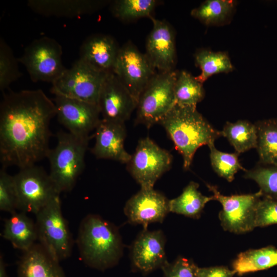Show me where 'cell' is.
I'll list each match as a JSON object with an SVG mask.
<instances>
[{
	"label": "cell",
	"instance_id": "cell-1",
	"mask_svg": "<svg viewBox=\"0 0 277 277\" xmlns=\"http://www.w3.org/2000/svg\"><path fill=\"white\" fill-rule=\"evenodd\" d=\"M54 103L41 89L4 93L0 105V162L19 169L35 165L50 149Z\"/></svg>",
	"mask_w": 277,
	"mask_h": 277
},
{
	"label": "cell",
	"instance_id": "cell-2",
	"mask_svg": "<svg viewBox=\"0 0 277 277\" xmlns=\"http://www.w3.org/2000/svg\"><path fill=\"white\" fill-rule=\"evenodd\" d=\"M76 244L83 261L98 270L114 266L123 254V244L117 228L97 214H89L82 220Z\"/></svg>",
	"mask_w": 277,
	"mask_h": 277
},
{
	"label": "cell",
	"instance_id": "cell-3",
	"mask_svg": "<svg viewBox=\"0 0 277 277\" xmlns=\"http://www.w3.org/2000/svg\"><path fill=\"white\" fill-rule=\"evenodd\" d=\"M159 124L164 127L182 155L186 170L189 169L199 148L214 144L215 141L222 136L221 131L214 128L196 107L175 105Z\"/></svg>",
	"mask_w": 277,
	"mask_h": 277
},
{
	"label": "cell",
	"instance_id": "cell-4",
	"mask_svg": "<svg viewBox=\"0 0 277 277\" xmlns=\"http://www.w3.org/2000/svg\"><path fill=\"white\" fill-rule=\"evenodd\" d=\"M89 138L68 132L57 133V144L50 149L47 158L50 163L49 175L60 193L71 191L83 171Z\"/></svg>",
	"mask_w": 277,
	"mask_h": 277
},
{
	"label": "cell",
	"instance_id": "cell-5",
	"mask_svg": "<svg viewBox=\"0 0 277 277\" xmlns=\"http://www.w3.org/2000/svg\"><path fill=\"white\" fill-rule=\"evenodd\" d=\"M35 216L39 244L58 262L69 258L74 241L62 213L60 195L54 197Z\"/></svg>",
	"mask_w": 277,
	"mask_h": 277
},
{
	"label": "cell",
	"instance_id": "cell-6",
	"mask_svg": "<svg viewBox=\"0 0 277 277\" xmlns=\"http://www.w3.org/2000/svg\"><path fill=\"white\" fill-rule=\"evenodd\" d=\"M178 72L157 73L140 95L136 122L149 128L161 121L174 106V86Z\"/></svg>",
	"mask_w": 277,
	"mask_h": 277
},
{
	"label": "cell",
	"instance_id": "cell-7",
	"mask_svg": "<svg viewBox=\"0 0 277 277\" xmlns=\"http://www.w3.org/2000/svg\"><path fill=\"white\" fill-rule=\"evenodd\" d=\"M62 48L58 42L43 36L26 47L18 61L25 66L32 81L52 84L67 69L62 62Z\"/></svg>",
	"mask_w": 277,
	"mask_h": 277
},
{
	"label": "cell",
	"instance_id": "cell-8",
	"mask_svg": "<svg viewBox=\"0 0 277 277\" xmlns=\"http://www.w3.org/2000/svg\"><path fill=\"white\" fill-rule=\"evenodd\" d=\"M17 209L35 215L60 195L49 174L35 165L19 169L14 175Z\"/></svg>",
	"mask_w": 277,
	"mask_h": 277
},
{
	"label": "cell",
	"instance_id": "cell-9",
	"mask_svg": "<svg viewBox=\"0 0 277 277\" xmlns=\"http://www.w3.org/2000/svg\"><path fill=\"white\" fill-rule=\"evenodd\" d=\"M107 74L78 58L52 84L51 92L54 95L97 105L100 92Z\"/></svg>",
	"mask_w": 277,
	"mask_h": 277
},
{
	"label": "cell",
	"instance_id": "cell-10",
	"mask_svg": "<svg viewBox=\"0 0 277 277\" xmlns=\"http://www.w3.org/2000/svg\"><path fill=\"white\" fill-rule=\"evenodd\" d=\"M172 156L150 138L141 139L127 164V169L141 188H153L172 165Z\"/></svg>",
	"mask_w": 277,
	"mask_h": 277
},
{
	"label": "cell",
	"instance_id": "cell-11",
	"mask_svg": "<svg viewBox=\"0 0 277 277\" xmlns=\"http://www.w3.org/2000/svg\"><path fill=\"white\" fill-rule=\"evenodd\" d=\"M215 200L222 205L219 219L223 228L236 234L246 233L254 228V217L256 205L263 196L259 191L251 194L224 195L216 186L206 184Z\"/></svg>",
	"mask_w": 277,
	"mask_h": 277
},
{
	"label": "cell",
	"instance_id": "cell-12",
	"mask_svg": "<svg viewBox=\"0 0 277 277\" xmlns=\"http://www.w3.org/2000/svg\"><path fill=\"white\" fill-rule=\"evenodd\" d=\"M114 73L137 104L140 95L157 72L145 53L129 41L120 47Z\"/></svg>",
	"mask_w": 277,
	"mask_h": 277
},
{
	"label": "cell",
	"instance_id": "cell-13",
	"mask_svg": "<svg viewBox=\"0 0 277 277\" xmlns=\"http://www.w3.org/2000/svg\"><path fill=\"white\" fill-rule=\"evenodd\" d=\"M54 103L58 122L68 132L78 137H90L101 118L98 106L76 99L55 95Z\"/></svg>",
	"mask_w": 277,
	"mask_h": 277
},
{
	"label": "cell",
	"instance_id": "cell-14",
	"mask_svg": "<svg viewBox=\"0 0 277 277\" xmlns=\"http://www.w3.org/2000/svg\"><path fill=\"white\" fill-rule=\"evenodd\" d=\"M97 105L102 119L125 123L136 108L137 102L115 74L111 73L103 82Z\"/></svg>",
	"mask_w": 277,
	"mask_h": 277
},
{
	"label": "cell",
	"instance_id": "cell-15",
	"mask_svg": "<svg viewBox=\"0 0 277 277\" xmlns=\"http://www.w3.org/2000/svg\"><path fill=\"white\" fill-rule=\"evenodd\" d=\"M170 212L169 200L154 188H141L126 203L124 213L129 223L142 225L162 223Z\"/></svg>",
	"mask_w": 277,
	"mask_h": 277
},
{
	"label": "cell",
	"instance_id": "cell-16",
	"mask_svg": "<svg viewBox=\"0 0 277 277\" xmlns=\"http://www.w3.org/2000/svg\"><path fill=\"white\" fill-rule=\"evenodd\" d=\"M165 243V236L161 230L144 229L131 246V260L134 269L147 273L162 268L168 263Z\"/></svg>",
	"mask_w": 277,
	"mask_h": 277
},
{
	"label": "cell",
	"instance_id": "cell-17",
	"mask_svg": "<svg viewBox=\"0 0 277 277\" xmlns=\"http://www.w3.org/2000/svg\"><path fill=\"white\" fill-rule=\"evenodd\" d=\"M152 29L146 43L145 54L160 72L174 70L176 53L174 31L165 21L150 18Z\"/></svg>",
	"mask_w": 277,
	"mask_h": 277
},
{
	"label": "cell",
	"instance_id": "cell-18",
	"mask_svg": "<svg viewBox=\"0 0 277 277\" xmlns=\"http://www.w3.org/2000/svg\"><path fill=\"white\" fill-rule=\"evenodd\" d=\"M95 144L91 149L97 158L109 159L127 164L131 155L124 148L126 136L125 123L101 119L95 129Z\"/></svg>",
	"mask_w": 277,
	"mask_h": 277
},
{
	"label": "cell",
	"instance_id": "cell-19",
	"mask_svg": "<svg viewBox=\"0 0 277 277\" xmlns=\"http://www.w3.org/2000/svg\"><path fill=\"white\" fill-rule=\"evenodd\" d=\"M120 49L111 36L93 34L86 38L81 46L79 58L99 71L114 73Z\"/></svg>",
	"mask_w": 277,
	"mask_h": 277
},
{
	"label": "cell",
	"instance_id": "cell-20",
	"mask_svg": "<svg viewBox=\"0 0 277 277\" xmlns=\"http://www.w3.org/2000/svg\"><path fill=\"white\" fill-rule=\"evenodd\" d=\"M105 0H29L28 6L44 16L77 17L92 14L110 3Z\"/></svg>",
	"mask_w": 277,
	"mask_h": 277
},
{
	"label": "cell",
	"instance_id": "cell-21",
	"mask_svg": "<svg viewBox=\"0 0 277 277\" xmlns=\"http://www.w3.org/2000/svg\"><path fill=\"white\" fill-rule=\"evenodd\" d=\"M17 277H66L60 262L39 244L24 252L17 265Z\"/></svg>",
	"mask_w": 277,
	"mask_h": 277
},
{
	"label": "cell",
	"instance_id": "cell-22",
	"mask_svg": "<svg viewBox=\"0 0 277 277\" xmlns=\"http://www.w3.org/2000/svg\"><path fill=\"white\" fill-rule=\"evenodd\" d=\"M11 214L5 221L2 236L14 248L25 252L31 248L37 240L35 222L24 212Z\"/></svg>",
	"mask_w": 277,
	"mask_h": 277
},
{
	"label": "cell",
	"instance_id": "cell-23",
	"mask_svg": "<svg viewBox=\"0 0 277 277\" xmlns=\"http://www.w3.org/2000/svg\"><path fill=\"white\" fill-rule=\"evenodd\" d=\"M275 266H277V248L269 245L241 252L232 263V270L235 274L243 275Z\"/></svg>",
	"mask_w": 277,
	"mask_h": 277
},
{
	"label": "cell",
	"instance_id": "cell-24",
	"mask_svg": "<svg viewBox=\"0 0 277 277\" xmlns=\"http://www.w3.org/2000/svg\"><path fill=\"white\" fill-rule=\"evenodd\" d=\"M236 2L233 0H206L192 9L191 15L207 26H220L230 22Z\"/></svg>",
	"mask_w": 277,
	"mask_h": 277
},
{
	"label": "cell",
	"instance_id": "cell-25",
	"mask_svg": "<svg viewBox=\"0 0 277 277\" xmlns=\"http://www.w3.org/2000/svg\"><path fill=\"white\" fill-rule=\"evenodd\" d=\"M199 187L197 183L190 182L179 196L169 200L170 212L199 219L205 205L210 201L215 200L213 195H203L198 190Z\"/></svg>",
	"mask_w": 277,
	"mask_h": 277
},
{
	"label": "cell",
	"instance_id": "cell-26",
	"mask_svg": "<svg viewBox=\"0 0 277 277\" xmlns=\"http://www.w3.org/2000/svg\"><path fill=\"white\" fill-rule=\"evenodd\" d=\"M254 124L259 164L277 166V118L263 120Z\"/></svg>",
	"mask_w": 277,
	"mask_h": 277
},
{
	"label": "cell",
	"instance_id": "cell-27",
	"mask_svg": "<svg viewBox=\"0 0 277 277\" xmlns=\"http://www.w3.org/2000/svg\"><path fill=\"white\" fill-rule=\"evenodd\" d=\"M221 135L226 138L239 154L256 148L257 130L255 124L246 120L226 122Z\"/></svg>",
	"mask_w": 277,
	"mask_h": 277
},
{
	"label": "cell",
	"instance_id": "cell-28",
	"mask_svg": "<svg viewBox=\"0 0 277 277\" xmlns=\"http://www.w3.org/2000/svg\"><path fill=\"white\" fill-rule=\"evenodd\" d=\"M196 66L201 70L196 79L203 84L212 75L228 73L233 70L231 60L225 52H215L205 49H200L194 54Z\"/></svg>",
	"mask_w": 277,
	"mask_h": 277
},
{
	"label": "cell",
	"instance_id": "cell-29",
	"mask_svg": "<svg viewBox=\"0 0 277 277\" xmlns=\"http://www.w3.org/2000/svg\"><path fill=\"white\" fill-rule=\"evenodd\" d=\"M175 105L183 107H196L205 97L203 84L185 70L178 72L174 86Z\"/></svg>",
	"mask_w": 277,
	"mask_h": 277
},
{
	"label": "cell",
	"instance_id": "cell-30",
	"mask_svg": "<svg viewBox=\"0 0 277 277\" xmlns=\"http://www.w3.org/2000/svg\"><path fill=\"white\" fill-rule=\"evenodd\" d=\"M157 1L155 0H115L110 3L113 15L122 21L151 17Z\"/></svg>",
	"mask_w": 277,
	"mask_h": 277
},
{
	"label": "cell",
	"instance_id": "cell-31",
	"mask_svg": "<svg viewBox=\"0 0 277 277\" xmlns=\"http://www.w3.org/2000/svg\"><path fill=\"white\" fill-rule=\"evenodd\" d=\"M208 147L210 150V158L212 167L219 176L231 182L234 179V175L239 170H247L241 164L238 153L220 151L215 148L214 144Z\"/></svg>",
	"mask_w": 277,
	"mask_h": 277
},
{
	"label": "cell",
	"instance_id": "cell-32",
	"mask_svg": "<svg viewBox=\"0 0 277 277\" xmlns=\"http://www.w3.org/2000/svg\"><path fill=\"white\" fill-rule=\"evenodd\" d=\"M18 58L11 48L1 37L0 39V90L4 91L18 79L22 73L19 69Z\"/></svg>",
	"mask_w": 277,
	"mask_h": 277
},
{
	"label": "cell",
	"instance_id": "cell-33",
	"mask_svg": "<svg viewBox=\"0 0 277 277\" xmlns=\"http://www.w3.org/2000/svg\"><path fill=\"white\" fill-rule=\"evenodd\" d=\"M245 172L244 177L254 181L263 196L277 199V166L259 164Z\"/></svg>",
	"mask_w": 277,
	"mask_h": 277
},
{
	"label": "cell",
	"instance_id": "cell-34",
	"mask_svg": "<svg viewBox=\"0 0 277 277\" xmlns=\"http://www.w3.org/2000/svg\"><path fill=\"white\" fill-rule=\"evenodd\" d=\"M17 199L13 175L2 167L0 170V210L12 214L16 212Z\"/></svg>",
	"mask_w": 277,
	"mask_h": 277
},
{
	"label": "cell",
	"instance_id": "cell-35",
	"mask_svg": "<svg viewBox=\"0 0 277 277\" xmlns=\"http://www.w3.org/2000/svg\"><path fill=\"white\" fill-rule=\"evenodd\" d=\"M273 224H277V199L263 196L255 209V228Z\"/></svg>",
	"mask_w": 277,
	"mask_h": 277
},
{
	"label": "cell",
	"instance_id": "cell-36",
	"mask_svg": "<svg viewBox=\"0 0 277 277\" xmlns=\"http://www.w3.org/2000/svg\"><path fill=\"white\" fill-rule=\"evenodd\" d=\"M197 266L190 260L180 256L162 268L164 277H197Z\"/></svg>",
	"mask_w": 277,
	"mask_h": 277
},
{
	"label": "cell",
	"instance_id": "cell-37",
	"mask_svg": "<svg viewBox=\"0 0 277 277\" xmlns=\"http://www.w3.org/2000/svg\"><path fill=\"white\" fill-rule=\"evenodd\" d=\"M235 274L233 270L223 266L210 267H197V277H233Z\"/></svg>",
	"mask_w": 277,
	"mask_h": 277
},
{
	"label": "cell",
	"instance_id": "cell-38",
	"mask_svg": "<svg viewBox=\"0 0 277 277\" xmlns=\"http://www.w3.org/2000/svg\"><path fill=\"white\" fill-rule=\"evenodd\" d=\"M0 277H8L6 271V264L2 254L0 256Z\"/></svg>",
	"mask_w": 277,
	"mask_h": 277
}]
</instances>
